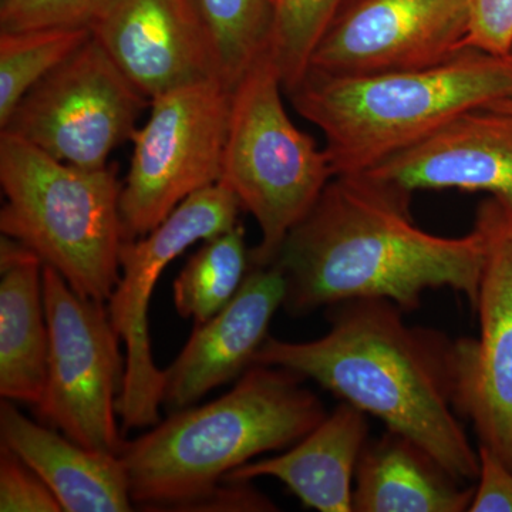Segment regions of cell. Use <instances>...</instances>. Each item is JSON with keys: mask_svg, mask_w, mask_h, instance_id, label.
I'll return each instance as SVG.
<instances>
[{"mask_svg": "<svg viewBox=\"0 0 512 512\" xmlns=\"http://www.w3.org/2000/svg\"><path fill=\"white\" fill-rule=\"evenodd\" d=\"M412 192L367 174L335 175L289 232L275 264L286 279L291 315L350 299H389L413 312L430 289L466 296L476 311L487 241L474 225L463 237L424 231Z\"/></svg>", "mask_w": 512, "mask_h": 512, "instance_id": "6da1fadb", "label": "cell"}, {"mask_svg": "<svg viewBox=\"0 0 512 512\" xmlns=\"http://www.w3.org/2000/svg\"><path fill=\"white\" fill-rule=\"evenodd\" d=\"M329 308L322 338H268L255 365L313 380L419 444L461 483L477 481L480 456L456 407V340L409 325L389 299H350Z\"/></svg>", "mask_w": 512, "mask_h": 512, "instance_id": "7a4b0ae2", "label": "cell"}, {"mask_svg": "<svg viewBox=\"0 0 512 512\" xmlns=\"http://www.w3.org/2000/svg\"><path fill=\"white\" fill-rule=\"evenodd\" d=\"M284 367L254 365L220 399L171 413L119 453L131 500L144 511H190L225 476L285 450L328 416L322 400Z\"/></svg>", "mask_w": 512, "mask_h": 512, "instance_id": "3957f363", "label": "cell"}, {"mask_svg": "<svg viewBox=\"0 0 512 512\" xmlns=\"http://www.w3.org/2000/svg\"><path fill=\"white\" fill-rule=\"evenodd\" d=\"M288 96L325 136L333 174H362L461 114L512 99V56L468 49L437 66L402 72L308 70Z\"/></svg>", "mask_w": 512, "mask_h": 512, "instance_id": "277c9868", "label": "cell"}, {"mask_svg": "<svg viewBox=\"0 0 512 512\" xmlns=\"http://www.w3.org/2000/svg\"><path fill=\"white\" fill-rule=\"evenodd\" d=\"M0 184L2 235L35 252L80 295L107 303L124 242L116 168L62 163L0 131Z\"/></svg>", "mask_w": 512, "mask_h": 512, "instance_id": "5b68a950", "label": "cell"}, {"mask_svg": "<svg viewBox=\"0 0 512 512\" xmlns=\"http://www.w3.org/2000/svg\"><path fill=\"white\" fill-rule=\"evenodd\" d=\"M281 76L266 52L232 92L220 184L261 228L251 264L275 262L291 229L335 177L328 151L293 124Z\"/></svg>", "mask_w": 512, "mask_h": 512, "instance_id": "8992f818", "label": "cell"}, {"mask_svg": "<svg viewBox=\"0 0 512 512\" xmlns=\"http://www.w3.org/2000/svg\"><path fill=\"white\" fill-rule=\"evenodd\" d=\"M232 92L220 80H201L150 101L136 128L133 157L121 185L124 241L144 237L195 192L220 183Z\"/></svg>", "mask_w": 512, "mask_h": 512, "instance_id": "52a82bcc", "label": "cell"}, {"mask_svg": "<svg viewBox=\"0 0 512 512\" xmlns=\"http://www.w3.org/2000/svg\"><path fill=\"white\" fill-rule=\"evenodd\" d=\"M43 296L50 346L45 393L36 412L76 443L119 456L124 440L117 402L126 357L107 303L80 295L45 264Z\"/></svg>", "mask_w": 512, "mask_h": 512, "instance_id": "ba28073f", "label": "cell"}, {"mask_svg": "<svg viewBox=\"0 0 512 512\" xmlns=\"http://www.w3.org/2000/svg\"><path fill=\"white\" fill-rule=\"evenodd\" d=\"M241 202L220 183L195 192L144 237L124 241L119 284L107 301L114 329L126 348V375L117 402L121 429H148L160 423L164 370L151 352L148 306L170 262L195 242H204L238 224Z\"/></svg>", "mask_w": 512, "mask_h": 512, "instance_id": "9c48e42d", "label": "cell"}, {"mask_svg": "<svg viewBox=\"0 0 512 512\" xmlns=\"http://www.w3.org/2000/svg\"><path fill=\"white\" fill-rule=\"evenodd\" d=\"M148 101L92 35L19 101L0 131L62 163L100 170L131 140Z\"/></svg>", "mask_w": 512, "mask_h": 512, "instance_id": "30bf717a", "label": "cell"}, {"mask_svg": "<svg viewBox=\"0 0 512 512\" xmlns=\"http://www.w3.org/2000/svg\"><path fill=\"white\" fill-rule=\"evenodd\" d=\"M476 224L487 241L474 311L480 333L456 340V407L478 444L512 470V212L490 198Z\"/></svg>", "mask_w": 512, "mask_h": 512, "instance_id": "8fae6325", "label": "cell"}, {"mask_svg": "<svg viewBox=\"0 0 512 512\" xmlns=\"http://www.w3.org/2000/svg\"><path fill=\"white\" fill-rule=\"evenodd\" d=\"M468 0H345L309 70L355 76L437 66L466 52Z\"/></svg>", "mask_w": 512, "mask_h": 512, "instance_id": "7c38bea8", "label": "cell"}, {"mask_svg": "<svg viewBox=\"0 0 512 512\" xmlns=\"http://www.w3.org/2000/svg\"><path fill=\"white\" fill-rule=\"evenodd\" d=\"M92 35L148 100L215 77L191 0H111Z\"/></svg>", "mask_w": 512, "mask_h": 512, "instance_id": "4fadbf2b", "label": "cell"}, {"mask_svg": "<svg viewBox=\"0 0 512 512\" xmlns=\"http://www.w3.org/2000/svg\"><path fill=\"white\" fill-rule=\"evenodd\" d=\"M285 298L286 279L279 265L251 264L237 295L207 322L195 325L187 345L164 370L163 404L168 412L194 406L254 366Z\"/></svg>", "mask_w": 512, "mask_h": 512, "instance_id": "5bb4252c", "label": "cell"}, {"mask_svg": "<svg viewBox=\"0 0 512 512\" xmlns=\"http://www.w3.org/2000/svg\"><path fill=\"white\" fill-rule=\"evenodd\" d=\"M362 174L412 194L488 192L512 212V111H468Z\"/></svg>", "mask_w": 512, "mask_h": 512, "instance_id": "9a60e30c", "label": "cell"}, {"mask_svg": "<svg viewBox=\"0 0 512 512\" xmlns=\"http://www.w3.org/2000/svg\"><path fill=\"white\" fill-rule=\"evenodd\" d=\"M0 443L45 481L66 512H127L134 508L126 467L117 454L92 450L0 404Z\"/></svg>", "mask_w": 512, "mask_h": 512, "instance_id": "2e32d148", "label": "cell"}, {"mask_svg": "<svg viewBox=\"0 0 512 512\" xmlns=\"http://www.w3.org/2000/svg\"><path fill=\"white\" fill-rule=\"evenodd\" d=\"M367 440V414L342 402L285 453L249 461L224 480L251 483L255 478L272 477L284 483L305 507L353 512L356 468Z\"/></svg>", "mask_w": 512, "mask_h": 512, "instance_id": "e0dca14e", "label": "cell"}, {"mask_svg": "<svg viewBox=\"0 0 512 512\" xmlns=\"http://www.w3.org/2000/svg\"><path fill=\"white\" fill-rule=\"evenodd\" d=\"M43 262L25 245L0 241V396L39 406L49 362Z\"/></svg>", "mask_w": 512, "mask_h": 512, "instance_id": "ac0fdd59", "label": "cell"}, {"mask_svg": "<svg viewBox=\"0 0 512 512\" xmlns=\"http://www.w3.org/2000/svg\"><path fill=\"white\" fill-rule=\"evenodd\" d=\"M448 474L419 444L396 431L367 440L353 487L356 512H463L476 485Z\"/></svg>", "mask_w": 512, "mask_h": 512, "instance_id": "d6986e66", "label": "cell"}, {"mask_svg": "<svg viewBox=\"0 0 512 512\" xmlns=\"http://www.w3.org/2000/svg\"><path fill=\"white\" fill-rule=\"evenodd\" d=\"M208 45L215 76L229 90L268 52L274 0H191Z\"/></svg>", "mask_w": 512, "mask_h": 512, "instance_id": "ffe728a7", "label": "cell"}, {"mask_svg": "<svg viewBox=\"0 0 512 512\" xmlns=\"http://www.w3.org/2000/svg\"><path fill=\"white\" fill-rule=\"evenodd\" d=\"M251 268L241 224L207 239L174 281V305L181 318L207 322L237 295Z\"/></svg>", "mask_w": 512, "mask_h": 512, "instance_id": "44dd1931", "label": "cell"}, {"mask_svg": "<svg viewBox=\"0 0 512 512\" xmlns=\"http://www.w3.org/2000/svg\"><path fill=\"white\" fill-rule=\"evenodd\" d=\"M90 37L89 28L0 32V128L19 101Z\"/></svg>", "mask_w": 512, "mask_h": 512, "instance_id": "7402d4cb", "label": "cell"}, {"mask_svg": "<svg viewBox=\"0 0 512 512\" xmlns=\"http://www.w3.org/2000/svg\"><path fill=\"white\" fill-rule=\"evenodd\" d=\"M345 0H274L268 53L286 94L308 73L313 53Z\"/></svg>", "mask_w": 512, "mask_h": 512, "instance_id": "603a6c76", "label": "cell"}, {"mask_svg": "<svg viewBox=\"0 0 512 512\" xmlns=\"http://www.w3.org/2000/svg\"><path fill=\"white\" fill-rule=\"evenodd\" d=\"M111 0H2L0 32L92 28Z\"/></svg>", "mask_w": 512, "mask_h": 512, "instance_id": "cb8c5ba5", "label": "cell"}, {"mask_svg": "<svg viewBox=\"0 0 512 512\" xmlns=\"http://www.w3.org/2000/svg\"><path fill=\"white\" fill-rule=\"evenodd\" d=\"M0 511H63L62 505L45 481L2 443H0Z\"/></svg>", "mask_w": 512, "mask_h": 512, "instance_id": "d4e9b609", "label": "cell"}, {"mask_svg": "<svg viewBox=\"0 0 512 512\" xmlns=\"http://www.w3.org/2000/svg\"><path fill=\"white\" fill-rule=\"evenodd\" d=\"M467 49L510 56L512 0H468Z\"/></svg>", "mask_w": 512, "mask_h": 512, "instance_id": "484cf974", "label": "cell"}, {"mask_svg": "<svg viewBox=\"0 0 512 512\" xmlns=\"http://www.w3.org/2000/svg\"><path fill=\"white\" fill-rule=\"evenodd\" d=\"M480 474L471 512H512V470L493 451L478 444Z\"/></svg>", "mask_w": 512, "mask_h": 512, "instance_id": "4316f807", "label": "cell"}, {"mask_svg": "<svg viewBox=\"0 0 512 512\" xmlns=\"http://www.w3.org/2000/svg\"><path fill=\"white\" fill-rule=\"evenodd\" d=\"M190 511H278V507L251 487L249 481L224 480Z\"/></svg>", "mask_w": 512, "mask_h": 512, "instance_id": "83f0119b", "label": "cell"}, {"mask_svg": "<svg viewBox=\"0 0 512 512\" xmlns=\"http://www.w3.org/2000/svg\"><path fill=\"white\" fill-rule=\"evenodd\" d=\"M493 106L512 111V99L498 101V103L493 104Z\"/></svg>", "mask_w": 512, "mask_h": 512, "instance_id": "f1b7e54d", "label": "cell"}, {"mask_svg": "<svg viewBox=\"0 0 512 512\" xmlns=\"http://www.w3.org/2000/svg\"><path fill=\"white\" fill-rule=\"evenodd\" d=\"M510 55L512 56V50H511V53H510Z\"/></svg>", "mask_w": 512, "mask_h": 512, "instance_id": "f546056e", "label": "cell"}]
</instances>
